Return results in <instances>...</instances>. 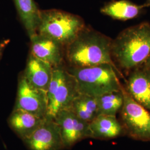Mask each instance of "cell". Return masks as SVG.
<instances>
[{
	"label": "cell",
	"mask_w": 150,
	"mask_h": 150,
	"mask_svg": "<svg viewBox=\"0 0 150 150\" xmlns=\"http://www.w3.org/2000/svg\"><path fill=\"white\" fill-rule=\"evenodd\" d=\"M121 91L123 102L119 112V121L125 135L136 141L150 142V111L136 101L123 85Z\"/></svg>",
	"instance_id": "cell-6"
},
{
	"label": "cell",
	"mask_w": 150,
	"mask_h": 150,
	"mask_svg": "<svg viewBox=\"0 0 150 150\" xmlns=\"http://www.w3.org/2000/svg\"><path fill=\"white\" fill-rule=\"evenodd\" d=\"M86 26L83 19L78 15L57 9L41 10L38 33L66 47Z\"/></svg>",
	"instance_id": "cell-4"
},
{
	"label": "cell",
	"mask_w": 150,
	"mask_h": 150,
	"mask_svg": "<svg viewBox=\"0 0 150 150\" xmlns=\"http://www.w3.org/2000/svg\"><path fill=\"white\" fill-rule=\"evenodd\" d=\"M53 69L54 67L51 64L30 54L22 75L31 86L47 91Z\"/></svg>",
	"instance_id": "cell-12"
},
{
	"label": "cell",
	"mask_w": 150,
	"mask_h": 150,
	"mask_svg": "<svg viewBox=\"0 0 150 150\" xmlns=\"http://www.w3.org/2000/svg\"><path fill=\"white\" fill-rule=\"evenodd\" d=\"M23 141L30 150L64 149L59 127L53 118L48 117H46L42 125Z\"/></svg>",
	"instance_id": "cell-9"
},
{
	"label": "cell",
	"mask_w": 150,
	"mask_h": 150,
	"mask_svg": "<svg viewBox=\"0 0 150 150\" xmlns=\"http://www.w3.org/2000/svg\"><path fill=\"white\" fill-rule=\"evenodd\" d=\"M30 38L31 53L54 67L63 64L65 47L51 38L37 33Z\"/></svg>",
	"instance_id": "cell-11"
},
{
	"label": "cell",
	"mask_w": 150,
	"mask_h": 150,
	"mask_svg": "<svg viewBox=\"0 0 150 150\" xmlns=\"http://www.w3.org/2000/svg\"><path fill=\"white\" fill-rule=\"evenodd\" d=\"M82 120L90 123L98 115L96 97L80 93L68 109Z\"/></svg>",
	"instance_id": "cell-17"
},
{
	"label": "cell",
	"mask_w": 150,
	"mask_h": 150,
	"mask_svg": "<svg viewBox=\"0 0 150 150\" xmlns=\"http://www.w3.org/2000/svg\"><path fill=\"white\" fill-rule=\"evenodd\" d=\"M76 81L80 93L97 97L108 92L120 91L117 71L112 65L101 64L90 67H66Z\"/></svg>",
	"instance_id": "cell-3"
},
{
	"label": "cell",
	"mask_w": 150,
	"mask_h": 150,
	"mask_svg": "<svg viewBox=\"0 0 150 150\" xmlns=\"http://www.w3.org/2000/svg\"><path fill=\"white\" fill-rule=\"evenodd\" d=\"M45 118H40L22 110L13 109L7 118V123L15 134L23 141L42 125Z\"/></svg>",
	"instance_id": "cell-14"
},
{
	"label": "cell",
	"mask_w": 150,
	"mask_h": 150,
	"mask_svg": "<svg viewBox=\"0 0 150 150\" xmlns=\"http://www.w3.org/2000/svg\"><path fill=\"white\" fill-rule=\"evenodd\" d=\"M90 138L108 140L125 136L116 116L99 115L89 123Z\"/></svg>",
	"instance_id": "cell-13"
},
{
	"label": "cell",
	"mask_w": 150,
	"mask_h": 150,
	"mask_svg": "<svg viewBox=\"0 0 150 150\" xmlns=\"http://www.w3.org/2000/svg\"><path fill=\"white\" fill-rule=\"evenodd\" d=\"M98 115L116 116L122 107L123 97L120 91H112L96 97Z\"/></svg>",
	"instance_id": "cell-18"
},
{
	"label": "cell",
	"mask_w": 150,
	"mask_h": 150,
	"mask_svg": "<svg viewBox=\"0 0 150 150\" xmlns=\"http://www.w3.org/2000/svg\"><path fill=\"white\" fill-rule=\"evenodd\" d=\"M16 10L30 38L38 33L41 10L34 0H14Z\"/></svg>",
	"instance_id": "cell-16"
},
{
	"label": "cell",
	"mask_w": 150,
	"mask_h": 150,
	"mask_svg": "<svg viewBox=\"0 0 150 150\" xmlns=\"http://www.w3.org/2000/svg\"><path fill=\"white\" fill-rule=\"evenodd\" d=\"M146 7H150V0H146L145 4H144Z\"/></svg>",
	"instance_id": "cell-21"
},
{
	"label": "cell",
	"mask_w": 150,
	"mask_h": 150,
	"mask_svg": "<svg viewBox=\"0 0 150 150\" xmlns=\"http://www.w3.org/2000/svg\"><path fill=\"white\" fill-rule=\"evenodd\" d=\"M80 94L75 78L63 64L54 67L47 91L48 108L46 117L53 118L58 113L68 110Z\"/></svg>",
	"instance_id": "cell-5"
},
{
	"label": "cell",
	"mask_w": 150,
	"mask_h": 150,
	"mask_svg": "<svg viewBox=\"0 0 150 150\" xmlns=\"http://www.w3.org/2000/svg\"><path fill=\"white\" fill-rule=\"evenodd\" d=\"M59 127L64 149H69L82 139L90 138L89 123L69 110L58 113L54 118Z\"/></svg>",
	"instance_id": "cell-8"
},
{
	"label": "cell",
	"mask_w": 150,
	"mask_h": 150,
	"mask_svg": "<svg viewBox=\"0 0 150 150\" xmlns=\"http://www.w3.org/2000/svg\"><path fill=\"white\" fill-rule=\"evenodd\" d=\"M111 56L119 69L128 73L144 64L150 56V23L143 22L120 32L112 40Z\"/></svg>",
	"instance_id": "cell-2"
},
{
	"label": "cell",
	"mask_w": 150,
	"mask_h": 150,
	"mask_svg": "<svg viewBox=\"0 0 150 150\" xmlns=\"http://www.w3.org/2000/svg\"><path fill=\"white\" fill-rule=\"evenodd\" d=\"M126 90L136 101L150 111V67L142 64L129 73Z\"/></svg>",
	"instance_id": "cell-10"
},
{
	"label": "cell",
	"mask_w": 150,
	"mask_h": 150,
	"mask_svg": "<svg viewBox=\"0 0 150 150\" xmlns=\"http://www.w3.org/2000/svg\"><path fill=\"white\" fill-rule=\"evenodd\" d=\"M9 42H10V40H5L0 42V59L2 56L5 49Z\"/></svg>",
	"instance_id": "cell-19"
},
{
	"label": "cell",
	"mask_w": 150,
	"mask_h": 150,
	"mask_svg": "<svg viewBox=\"0 0 150 150\" xmlns=\"http://www.w3.org/2000/svg\"><path fill=\"white\" fill-rule=\"evenodd\" d=\"M146 7L129 0H111L105 3L100 10L101 13L113 20L125 21L140 15Z\"/></svg>",
	"instance_id": "cell-15"
},
{
	"label": "cell",
	"mask_w": 150,
	"mask_h": 150,
	"mask_svg": "<svg viewBox=\"0 0 150 150\" xmlns=\"http://www.w3.org/2000/svg\"><path fill=\"white\" fill-rule=\"evenodd\" d=\"M48 108L47 91L31 86L22 74L18 79L13 109H20L40 118L46 117Z\"/></svg>",
	"instance_id": "cell-7"
},
{
	"label": "cell",
	"mask_w": 150,
	"mask_h": 150,
	"mask_svg": "<svg viewBox=\"0 0 150 150\" xmlns=\"http://www.w3.org/2000/svg\"><path fill=\"white\" fill-rule=\"evenodd\" d=\"M144 64L146 66L150 67V56L149 57V58L147 59V60L145 61V62Z\"/></svg>",
	"instance_id": "cell-20"
},
{
	"label": "cell",
	"mask_w": 150,
	"mask_h": 150,
	"mask_svg": "<svg viewBox=\"0 0 150 150\" xmlns=\"http://www.w3.org/2000/svg\"><path fill=\"white\" fill-rule=\"evenodd\" d=\"M112 38L86 26L65 47L64 61L67 64V66L84 67L110 64L125 80L122 73L112 59Z\"/></svg>",
	"instance_id": "cell-1"
}]
</instances>
